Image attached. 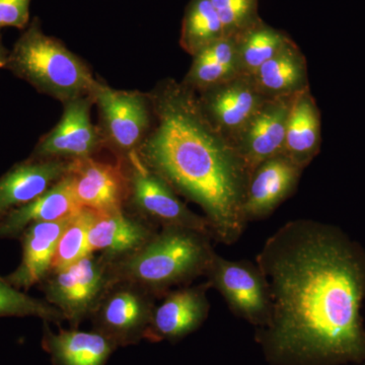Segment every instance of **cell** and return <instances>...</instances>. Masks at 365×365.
<instances>
[{
	"label": "cell",
	"instance_id": "cell-1",
	"mask_svg": "<svg viewBox=\"0 0 365 365\" xmlns=\"http://www.w3.org/2000/svg\"><path fill=\"white\" fill-rule=\"evenodd\" d=\"M271 314L257 338L280 365L365 359V248L336 225L290 220L256 257Z\"/></svg>",
	"mask_w": 365,
	"mask_h": 365
},
{
	"label": "cell",
	"instance_id": "cell-2",
	"mask_svg": "<svg viewBox=\"0 0 365 365\" xmlns=\"http://www.w3.org/2000/svg\"><path fill=\"white\" fill-rule=\"evenodd\" d=\"M155 127L136 153L178 194L202 209L212 239L235 244L247 220L250 174L232 139L209 121L198 96L174 79L150 93Z\"/></svg>",
	"mask_w": 365,
	"mask_h": 365
},
{
	"label": "cell",
	"instance_id": "cell-3",
	"mask_svg": "<svg viewBox=\"0 0 365 365\" xmlns=\"http://www.w3.org/2000/svg\"><path fill=\"white\" fill-rule=\"evenodd\" d=\"M210 235L184 227H163L143 248L113 262L114 281H124L162 297L173 287L205 276L215 255Z\"/></svg>",
	"mask_w": 365,
	"mask_h": 365
},
{
	"label": "cell",
	"instance_id": "cell-4",
	"mask_svg": "<svg viewBox=\"0 0 365 365\" xmlns=\"http://www.w3.org/2000/svg\"><path fill=\"white\" fill-rule=\"evenodd\" d=\"M36 90L62 103L93 96L98 85L91 69L61 41L46 35L34 19L9 52L6 64Z\"/></svg>",
	"mask_w": 365,
	"mask_h": 365
},
{
	"label": "cell",
	"instance_id": "cell-5",
	"mask_svg": "<svg viewBox=\"0 0 365 365\" xmlns=\"http://www.w3.org/2000/svg\"><path fill=\"white\" fill-rule=\"evenodd\" d=\"M112 262L102 254L91 253L66 268L53 270L41 283L46 302L78 328L90 319L106 292L114 283Z\"/></svg>",
	"mask_w": 365,
	"mask_h": 365
},
{
	"label": "cell",
	"instance_id": "cell-6",
	"mask_svg": "<svg viewBox=\"0 0 365 365\" xmlns=\"http://www.w3.org/2000/svg\"><path fill=\"white\" fill-rule=\"evenodd\" d=\"M122 160L128 178V210L158 227L190 228L211 235L205 216L182 202L169 182L146 167L136 151Z\"/></svg>",
	"mask_w": 365,
	"mask_h": 365
},
{
	"label": "cell",
	"instance_id": "cell-7",
	"mask_svg": "<svg viewBox=\"0 0 365 365\" xmlns=\"http://www.w3.org/2000/svg\"><path fill=\"white\" fill-rule=\"evenodd\" d=\"M93 97L100 111L105 143L116 153L117 160L135 153L150 130V93L115 90L98 81Z\"/></svg>",
	"mask_w": 365,
	"mask_h": 365
},
{
	"label": "cell",
	"instance_id": "cell-8",
	"mask_svg": "<svg viewBox=\"0 0 365 365\" xmlns=\"http://www.w3.org/2000/svg\"><path fill=\"white\" fill-rule=\"evenodd\" d=\"M157 297L132 283H113L98 302L90 319L93 330L103 334L119 347L145 340Z\"/></svg>",
	"mask_w": 365,
	"mask_h": 365
},
{
	"label": "cell",
	"instance_id": "cell-9",
	"mask_svg": "<svg viewBox=\"0 0 365 365\" xmlns=\"http://www.w3.org/2000/svg\"><path fill=\"white\" fill-rule=\"evenodd\" d=\"M205 277L230 311L252 325L264 327L271 314L267 282L256 263L232 261L215 253Z\"/></svg>",
	"mask_w": 365,
	"mask_h": 365
},
{
	"label": "cell",
	"instance_id": "cell-10",
	"mask_svg": "<svg viewBox=\"0 0 365 365\" xmlns=\"http://www.w3.org/2000/svg\"><path fill=\"white\" fill-rule=\"evenodd\" d=\"M93 104V96L64 103L59 123L41 139L31 158L76 160L98 153L106 143L102 132L91 122Z\"/></svg>",
	"mask_w": 365,
	"mask_h": 365
},
{
	"label": "cell",
	"instance_id": "cell-11",
	"mask_svg": "<svg viewBox=\"0 0 365 365\" xmlns=\"http://www.w3.org/2000/svg\"><path fill=\"white\" fill-rule=\"evenodd\" d=\"M68 176L74 197L81 208L90 209L98 215L126 208L129 187L123 160L108 163L93 157L71 160Z\"/></svg>",
	"mask_w": 365,
	"mask_h": 365
},
{
	"label": "cell",
	"instance_id": "cell-12",
	"mask_svg": "<svg viewBox=\"0 0 365 365\" xmlns=\"http://www.w3.org/2000/svg\"><path fill=\"white\" fill-rule=\"evenodd\" d=\"M196 93L209 121L232 140L268 100L244 73Z\"/></svg>",
	"mask_w": 365,
	"mask_h": 365
},
{
	"label": "cell",
	"instance_id": "cell-13",
	"mask_svg": "<svg viewBox=\"0 0 365 365\" xmlns=\"http://www.w3.org/2000/svg\"><path fill=\"white\" fill-rule=\"evenodd\" d=\"M295 97L268 98L232 138L250 174L260 163L284 153L288 116Z\"/></svg>",
	"mask_w": 365,
	"mask_h": 365
},
{
	"label": "cell",
	"instance_id": "cell-14",
	"mask_svg": "<svg viewBox=\"0 0 365 365\" xmlns=\"http://www.w3.org/2000/svg\"><path fill=\"white\" fill-rule=\"evenodd\" d=\"M208 281L196 287H182L163 295L157 304L145 339L151 342L181 339L194 332L207 319L210 304Z\"/></svg>",
	"mask_w": 365,
	"mask_h": 365
},
{
	"label": "cell",
	"instance_id": "cell-15",
	"mask_svg": "<svg viewBox=\"0 0 365 365\" xmlns=\"http://www.w3.org/2000/svg\"><path fill=\"white\" fill-rule=\"evenodd\" d=\"M158 232V227L127 208L106 215L96 213L88 232V252L102 254L113 263L135 253Z\"/></svg>",
	"mask_w": 365,
	"mask_h": 365
},
{
	"label": "cell",
	"instance_id": "cell-16",
	"mask_svg": "<svg viewBox=\"0 0 365 365\" xmlns=\"http://www.w3.org/2000/svg\"><path fill=\"white\" fill-rule=\"evenodd\" d=\"M302 170L285 155L260 163L252 172L247 188L244 203L247 222L267 217L292 196Z\"/></svg>",
	"mask_w": 365,
	"mask_h": 365
},
{
	"label": "cell",
	"instance_id": "cell-17",
	"mask_svg": "<svg viewBox=\"0 0 365 365\" xmlns=\"http://www.w3.org/2000/svg\"><path fill=\"white\" fill-rule=\"evenodd\" d=\"M71 160H35L14 165L0 177V220L32 202L66 177Z\"/></svg>",
	"mask_w": 365,
	"mask_h": 365
},
{
	"label": "cell",
	"instance_id": "cell-18",
	"mask_svg": "<svg viewBox=\"0 0 365 365\" xmlns=\"http://www.w3.org/2000/svg\"><path fill=\"white\" fill-rule=\"evenodd\" d=\"M71 217L72 215L57 222L33 223L24 230L20 237V265L6 276L11 284L26 292L45 280L51 271L60 237Z\"/></svg>",
	"mask_w": 365,
	"mask_h": 365
},
{
	"label": "cell",
	"instance_id": "cell-19",
	"mask_svg": "<svg viewBox=\"0 0 365 365\" xmlns=\"http://www.w3.org/2000/svg\"><path fill=\"white\" fill-rule=\"evenodd\" d=\"M43 322L42 347L54 365H106L118 347L97 331L60 329L54 332Z\"/></svg>",
	"mask_w": 365,
	"mask_h": 365
},
{
	"label": "cell",
	"instance_id": "cell-20",
	"mask_svg": "<svg viewBox=\"0 0 365 365\" xmlns=\"http://www.w3.org/2000/svg\"><path fill=\"white\" fill-rule=\"evenodd\" d=\"M68 173L58 182L32 202L14 209L0 220V240L20 239L29 225L52 222L76 215L81 210Z\"/></svg>",
	"mask_w": 365,
	"mask_h": 365
},
{
	"label": "cell",
	"instance_id": "cell-21",
	"mask_svg": "<svg viewBox=\"0 0 365 365\" xmlns=\"http://www.w3.org/2000/svg\"><path fill=\"white\" fill-rule=\"evenodd\" d=\"M251 76L262 95L267 98L295 97L309 88L306 56L294 40Z\"/></svg>",
	"mask_w": 365,
	"mask_h": 365
},
{
	"label": "cell",
	"instance_id": "cell-22",
	"mask_svg": "<svg viewBox=\"0 0 365 365\" xmlns=\"http://www.w3.org/2000/svg\"><path fill=\"white\" fill-rule=\"evenodd\" d=\"M321 143V112L311 90L307 88L292 103L283 155L304 170L319 155Z\"/></svg>",
	"mask_w": 365,
	"mask_h": 365
},
{
	"label": "cell",
	"instance_id": "cell-23",
	"mask_svg": "<svg viewBox=\"0 0 365 365\" xmlns=\"http://www.w3.org/2000/svg\"><path fill=\"white\" fill-rule=\"evenodd\" d=\"M235 39L240 71L249 76L275 56L292 40L287 33L269 26L263 20L237 36Z\"/></svg>",
	"mask_w": 365,
	"mask_h": 365
},
{
	"label": "cell",
	"instance_id": "cell-24",
	"mask_svg": "<svg viewBox=\"0 0 365 365\" xmlns=\"http://www.w3.org/2000/svg\"><path fill=\"white\" fill-rule=\"evenodd\" d=\"M225 37L222 21L210 0H190L182 19L180 45L192 56Z\"/></svg>",
	"mask_w": 365,
	"mask_h": 365
},
{
	"label": "cell",
	"instance_id": "cell-25",
	"mask_svg": "<svg viewBox=\"0 0 365 365\" xmlns=\"http://www.w3.org/2000/svg\"><path fill=\"white\" fill-rule=\"evenodd\" d=\"M4 317H33L57 325L64 322L63 316L56 307L45 299L31 297L0 276V318Z\"/></svg>",
	"mask_w": 365,
	"mask_h": 365
},
{
	"label": "cell",
	"instance_id": "cell-26",
	"mask_svg": "<svg viewBox=\"0 0 365 365\" xmlns=\"http://www.w3.org/2000/svg\"><path fill=\"white\" fill-rule=\"evenodd\" d=\"M95 217V211L88 208L72 215L55 250L51 271L66 268L88 255V232Z\"/></svg>",
	"mask_w": 365,
	"mask_h": 365
},
{
	"label": "cell",
	"instance_id": "cell-27",
	"mask_svg": "<svg viewBox=\"0 0 365 365\" xmlns=\"http://www.w3.org/2000/svg\"><path fill=\"white\" fill-rule=\"evenodd\" d=\"M222 21L225 36L237 37L262 20L259 0H210Z\"/></svg>",
	"mask_w": 365,
	"mask_h": 365
},
{
	"label": "cell",
	"instance_id": "cell-28",
	"mask_svg": "<svg viewBox=\"0 0 365 365\" xmlns=\"http://www.w3.org/2000/svg\"><path fill=\"white\" fill-rule=\"evenodd\" d=\"M241 72L232 66H223L220 62L203 58V57H193V62L190 67L188 73L185 76L182 85L190 90L200 93L209 88L220 85L230 78L239 76Z\"/></svg>",
	"mask_w": 365,
	"mask_h": 365
},
{
	"label": "cell",
	"instance_id": "cell-29",
	"mask_svg": "<svg viewBox=\"0 0 365 365\" xmlns=\"http://www.w3.org/2000/svg\"><path fill=\"white\" fill-rule=\"evenodd\" d=\"M32 0H0V29L11 26L25 30L30 24Z\"/></svg>",
	"mask_w": 365,
	"mask_h": 365
},
{
	"label": "cell",
	"instance_id": "cell-30",
	"mask_svg": "<svg viewBox=\"0 0 365 365\" xmlns=\"http://www.w3.org/2000/svg\"><path fill=\"white\" fill-rule=\"evenodd\" d=\"M7 56H9V52L4 48V43H2V36L0 34V68L6 67Z\"/></svg>",
	"mask_w": 365,
	"mask_h": 365
}]
</instances>
